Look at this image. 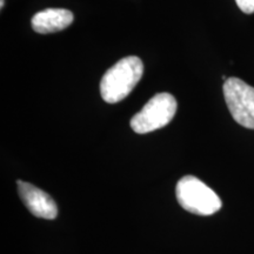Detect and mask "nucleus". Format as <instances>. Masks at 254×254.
I'll return each instance as SVG.
<instances>
[{"label": "nucleus", "mask_w": 254, "mask_h": 254, "mask_svg": "<svg viewBox=\"0 0 254 254\" xmlns=\"http://www.w3.org/2000/svg\"><path fill=\"white\" fill-rule=\"evenodd\" d=\"M0 4H1V5H0V7H4V4H5V0H0Z\"/></svg>", "instance_id": "nucleus-8"}, {"label": "nucleus", "mask_w": 254, "mask_h": 254, "mask_svg": "<svg viewBox=\"0 0 254 254\" xmlns=\"http://www.w3.org/2000/svg\"><path fill=\"white\" fill-rule=\"evenodd\" d=\"M176 194L180 206L196 215H212L222 206L217 193L193 176L183 177L178 182Z\"/></svg>", "instance_id": "nucleus-2"}, {"label": "nucleus", "mask_w": 254, "mask_h": 254, "mask_svg": "<svg viewBox=\"0 0 254 254\" xmlns=\"http://www.w3.org/2000/svg\"><path fill=\"white\" fill-rule=\"evenodd\" d=\"M176 112V98L170 93H158L131 119V127L139 134L157 131L168 125Z\"/></svg>", "instance_id": "nucleus-3"}, {"label": "nucleus", "mask_w": 254, "mask_h": 254, "mask_svg": "<svg viewBox=\"0 0 254 254\" xmlns=\"http://www.w3.org/2000/svg\"><path fill=\"white\" fill-rule=\"evenodd\" d=\"M238 7L247 14L254 13V0H236Z\"/></svg>", "instance_id": "nucleus-7"}, {"label": "nucleus", "mask_w": 254, "mask_h": 254, "mask_svg": "<svg viewBox=\"0 0 254 254\" xmlns=\"http://www.w3.org/2000/svg\"><path fill=\"white\" fill-rule=\"evenodd\" d=\"M18 192L25 206L37 218L56 219L58 215V206L52 196L32 184L18 180Z\"/></svg>", "instance_id": "nucleus-5"}, {"label": "nucleus", "mask_w": 254, "mask_h": 254, "mask_svg": "<svg viewBox=\"0 0 254 254\" xmlns=\"http://www.w3.org/2000/svg\"><path fill=\"white\" fill-rule=\"evenodd\" d=\"M224 97L233 119L246 128L254 129V87L239 78L224 82Z\"/></svg>", "instance_id": "nucleus-4"}, {"label": "nucleus", "mask_w": 254, "mask_h": 254, "mask_svg": "<svg viewBox=\"0 0 254 254\" xmlns=\"http://www.w3.org/2000/svg\"><path fill=\"white\" fill-rule=\"evenodd\" d=\"M73 13L65 8H46L32 18V27L37 33L47 34L65 30L73 23Z\"/></svg>", "instance_id": "nucleus-6"}, {"label": "nucleus", "mask_w": 254, "mask_h": 254, "mask_svg": "<svg viewBox=\"0 0 254 254\" xmlns=\"http://www.w3.org/2000/svg\"><path fill=\"white\" fill-rule=\"evenodd\" d=\"M144 73V64L138 57L129 56L114 64L104 74L100 93L109 104H116L125 98L136 86Z\"/></svg>", "instance_id": "nucleus-1"}]
</instances>
